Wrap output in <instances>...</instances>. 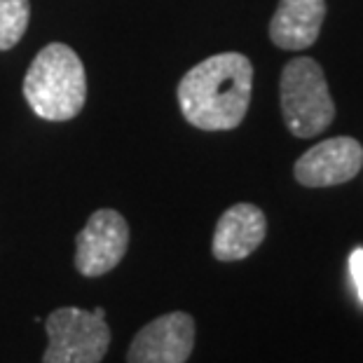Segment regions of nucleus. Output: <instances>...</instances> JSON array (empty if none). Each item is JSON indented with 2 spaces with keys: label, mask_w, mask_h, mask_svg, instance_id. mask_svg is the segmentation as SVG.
<instances>
[{
  "label": "nucleus",
  "mask_w": 363,
  "mask_h": 363,
  "mask_svg": "<svg viewBox=\"0 0 363 363\" xmlns=\"http://www.w3.org/2000/svg\"><path fill=\"white\" fill-rule=\"evenodd\" d=\"M253 64L242 52L213 54L183 75L176 89L183 118L204 131L237 129L246 118Z\"/></svg>",
  "instance_id": "obj_1"
},
{
  "label": "nucleus",
  "mask_w": 363,
  "mask_h": 363,
  "mask_svg": "<svg viewBox=\"0 0 363 363\" xmlns=\"http://www.w3.org/2000/svg\"><path fill=\"white\" fill-rule=\"evenodd\" d=\"M24 99L43 120L78 118L87 101V75L75 50L52 43L38 52L24 78Z\"/></svg>",
  "instance_id": "obj_2"
},
{
  "label": "nucleus",
  "mask_w": 363,
  "mask_h": 363,
  "mask_svg": "<svg viewBox=\"0 0 363 363\" xmlns=\"http://www.w3.org/2000/svg\"><path fill=\"white\" fill-rule=\"evenodd\" d=\"M281 115L286 127L298 138H314L335 120L323 68L310 57H296L284 66L279 80Z\"/></svg>",
  "instance_id": "obj_3"
},
{
  "label": "nucleus",
  "mask_w": 363,
  "mask_h": 363,
  "mask_svg": "<svg viewBox=\"0 0 363 363\" xmlns=\"http://www.w3.org/2000/svg\"><path fill=\"white\" fill-rule=\"evenodd\" d=\"M48 350L43 363H101L111 347V328L104 316L80 307H59L48 321Z\"/></svg>",
  "instance_id": "obj_4"
},
{
  "label": "nucleus",
  "mask_w": 363,
  "mask_h": 363,
  "mask_svg": "<svg viewBox=\"0 0 363 363\" xmlns=\"http://www.w3.org/2000/svg\"><path fill=\"white\" fill-rule=\"evenodd\" d=\"M129 249V223L115 208H99L75 237V269L82 277H104Z\"/></svg>",
  "instance_id": "obj_5"
},
{
  "label": "nucleus",
  "mask_w": 363,
  "mask_h": 363,
  "mask_svg": "<svg viewBox=\"0 0 363 363\" xmlns=\"http://www.w3.org/2000/svg\"><path fill=\"white\" fill-rule=\"evenodd\" d=\"M363 169V145L352 136H333L298 157L293 176L305 188H333L357 179Z\"/></svg>",
  "instance_id": "obj_6"
},
{
  "label": "nucleus",
  "mask_w": 363,
  "mask_h": 363,
  "mask_svg": "<svg viewBox=\"0 0 363 363\" xmlns=\"http://www.w3.org/2000/svg\"><path fill=\"white\" fill-rule=\"evenodd\" d=\"M195 350V319L169 312L148 321L131 340L127 363H185Z\"/></svg>",
  "instance_id": "obj_7"
},
{
  "label": "nucleus",
  "mask_w": 363,
  "mask_h": 363,
  "mask_svg": "<svg viewBox=\"0 0 363 363\" xmlns=\"http://www.w3.org/2000/svg\"><path fill=\"white\" fill-rule=\"evenodd\" d=\"M265 235L267 218L262 208L249 202H239L230 206L216 223L211 253L220 262L244 260L265 242Z\"/></svg>",
  "instance_id": "obj_8"
},
{
  "label": "nucleus",
  "mask_w": 363,
  "mask_h": 363,
  "mask_svg": "<svg viewBox=\"0 0 363 363\" xmlns=\"http://www.w3.org/2000/svg\"><path fill=\"white\" fill-rule=\"evenodd\" d=\"M326 19V0H279L272 21L269 40L279 50L303 52L312 48Z\"/></svg>",
  "instance_id": "obj_9"
},
{
  "label": "nucleus",
  "mask_w": 363,
  "mask_h": 363,
  "mask_svg": "<svg viewBox=\"0 0 363 363\" xmlns=\"http://www.w3.org/2000/svg\"><path fill=\"white\" fill-rule=\"evenodd\" d=\"M30 19L28 0H0V52H7L24 38Z\"/></svg>",
  "instance_id": "obj_10"
},
{
  "label": "nucleus",
  "mask_w": 363,
  "mask_h": 363,
  "mask_svg": "<svg viewBox=\"0 0 363 363\" xmlns=\"http://www.w3.org/2000/svg\"><path fill=\"white\" fill-rule=\"evenodd\" d=\"M350 274H352L354 286H357V296L363 303V249L361 246L359 249H354L352 256H350Z\"/></svg>",
  "instance_id": "obj_11"
},
{
  "label": "nucleus",
  "mask_w": 363,
  "mask_h": 363,
  "mask_svg": "<svg viewBox=\"0 0 363 363\" xmlns=\"http://www.w3.org/2000/svg\"><path fill=\"white\" fill-rule=\"evenodd\" d=\"M94 314H96V316H104V319H106V312H104V307H96V310H94Z\"/></svg>",
  "instance_id": "obj_12"
}]
</instances>
